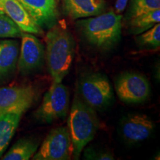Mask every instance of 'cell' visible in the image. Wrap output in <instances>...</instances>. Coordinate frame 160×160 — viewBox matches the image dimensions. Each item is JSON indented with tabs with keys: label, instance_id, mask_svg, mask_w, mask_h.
<instances>
[{
	"label": "cell",
	"instance_id": "obj_1",
	"mask_svg": "<svg viewBox=\"0 0 160 160\" xmlns=\"http://www.w3.org/2000/svg\"><path fill=\"white\" fill-rule=\"evenodd\" d=\"M46 59L53 81L61 82L68 73L75 54V40L71 32L56 24L46 33Z\"/></svg>",
	"mask_w": 160,
	"mask_h": 160
},
{
	"label": "cell",
	"instance_id": "obj_2",
	"mask_svg": "<svg viewBox=\"0 0 160 160\" xmlns=\"http://www.w3.org/2000/svg\"><path fill=\"white\" fill-rule=\"evenodd\" d=\"M122 17L111 11L77 21V30L87 42L99 50L111 49L122 34Z\"/></svg>",
	"mask_w": 160,
	"mask_h": 160
},
{
	"label": "cell",
	"instance_id": "obj_3",
	"mask_svg": "<svg viewBox=\"0 0 160 160\" xmlns=\"http://www.w3.org/2000/svg\"><path fill=\"white\" fill-rule=\"evenodd\" d=\"M98 127L99 122L95 110L76 94L68 120L74 159H78L85 146L94 138Z\"/></svg>",
	"mask_w": 160,
	"mask_h": 160
},
{
	"label": "cell",
	"instance_id": "obj_4",
	"mask_svg": "<svg viewBox=\"0 0 160 160\" xmlns=\"http://www.w3.org/2000/svg\"><path fill=\"white\" fill-rule=\"evenodd\" d=\"M70 105V92L65 85L53 81L51 87L46 91L42 102L35 117L45 123H52L65 119L68 115Z\"/></svg>",
	"mask_w": 160,
	"mask_h": 160
},
{
	"label": "cell",
	"instance_id": "obj_5",
	"mask_svg": "<svg viewBox=\"0 0 160 160\" xmlns=\"http://www.w3.org/2000/svg\"><path fill=\"white\" fill-rule=\"evenodd\" d=\"M80 97L94 110L108 106L113 99L111 85L106 76L91 73L82 78L79 82Z\"/></svg>",
	"mask_w": 160,
	"mask_h": 160
},
{
	"label": "cell",
	"instance_id": "obj_6",
	"mask_svg": "<svg viewBox=\"0 0 160 160\" xmlns=\"http://www.w3.org/2000/svg\"><path fill=\"white\" fill-rule=\"evenodd\" d=\"M73 147L68 129L59 127L51 130L44 139L33 160H68L73 157Z\"/></svg>",
	"mask_w": 160,
	"mask_h": 160
},
{
	"label": "cell",
	"instance_id": "obj_7",
	"mask_svg": "<svg viewBox=\"0 0 160 160\" xmlns=\"http://www.w3.org/2000/svg\"><path fill=\"white\" fill-rule=\"evenodd\" d=\"M115 89L120 100L128 104L143 102L151 94L148 80L134 72H126L120 75L115 82Z\"/></svg>",
	"mask_w": 160,
	"mask_h": 160
},
{
	"label": "cell",
	"instance_id": "obj_8",
	"mask_svg": "<svg viewBox=\"0 0 160 160\" xmlns=\"http://www.w3.org/2000/svg\"><path fill=\"white\" fill-rule=\"evenodd\" d=\"M36 93L31 86L0 88V115L8 112H25L33 105Z\"/></svg>",
	"mask_w": 160,
	"mask_h": 160
},
{
	"label": "cell",
	"instance_id": "obj_9",
	"mask_svg": "<svg viewBox=\"0 0 160 160\" xmlns=\"http://www.w3.org/2000/svg\"><path fill=\"white\" fill-rule=\"evenodd\" d=\"M21 38L18 68L20 73L26 74L35 71L42 64L45 48L41 41L34 34L23 32Z\"/></svg>",
	"mask_w": 160,
	"mask_h": 160
},
{
	"label": "cell",
	"instance_id": "obj_10",
	"mask_svg": "<svg viewBox=\"0 0 160 160\" xmlns=\"http://www.w3.org/2000/svg\"><path fill=\"white\" fill-rule=\"evenodd\" d=\"M24 8L41 28H51L59 16L57 0H19Z\"/></svg>",
	"mask_w": 160,
	"mask_h": 160
},
{
	"label": "cell",
	"instance_id": "obj_11",
	"mask_svg": "<svg viewBox=\"0 0 160 160\" xmlns=\"http://www.w3.org/2000/svg\"><path fill=\"white\" fill-rule=\"evenodd\" d=\"M120 128L125 141L133 143L148 139L153 133L155 125L147 115L134 113L123 119Z\"/></svg>",
	"mask_w": 160,
	"mask_h": 160
},
{
	"label": "cell",
	"instance_id": "obj_12",
	"mask_svg": "<svg viewBox=\"0 0 160 160\" xmlns=\"http://www.w3.org/2000/svg\"><path fill=\"white\" fill-rule=\"evenodd\" d=\"M0 10L8 16L22 32L37 36L44 34L43 29L33 21L19 0H0Z\"/></svg>",
	"mask_w": 160,
	"mask_h": 160
},
{
	"label": "cell",
	"instance_id": "obj_13",
	"mask_svg": "<svg viewBox=\"0 0 160 160\" xmlns=\"http://www.w3.org/2000/svg\"><path fill=\"white\" fill-rule=\"evenodd\" d=\"M106 5L105 0H62L64 12L73 20L101 14Z\"/></svg>",
	"mask_w": 160,
	"mask_h": 160
},
{
	"label": "cell",
	"instance_id": "obj_14",
	"mask_svg": "<svg viewBox=\"0 0 160 160\" xmlns=\"http://www.w3.org/2000/svg\"><path fill=\"white\" fill-rule=\"evenodd\" d=\"M19 47L17 40L6 39L0 42V77H7L17 67Z\"/></svg>",
	"mask_w": 160,
	"mask_h": 160
},
{
	"label": "cell",
	"instance_id": "obj_15",
	"mask_svg": "<svg viewBox=\"0 0 160 160\" xmlns=\"http://www.w3.org/2000/svg\"><path fill=\"white\" fill-rule=\"evenodd\" d=\"M22 114V112H8L0 115V157L14 136Z\"/></svg>",
	"mask_w": 160,
	"mask_h": 160
},
{
	"label": "cell",
	"instance_id": "obj_16",
	"mask_svg": "<svg viewBox=\"0 0 160 160\" xmlns=\"http://www.w3.org/2000/svg\"><path fill=\"white\" fill-rule=\"evenodd\" d=\"M39 146V142L33 138L21 139L2 157L3 160H28L35 154Z\"/></svg>",
	"mask_w": 160,
	"mask_h": 160
},
{
	"label": "cell",
	"instance_id": "obj_17",
	"mask_svg": "<svg viewBox=\"0 0 160 160\" xmlns=\"http://www.w3.org/2000/svg\"><path fill=\"white\" fill-rule=\"evenodd\" d=\"M129 28L132 33L139 34L160 22V9L154 10L129 19Z\"/></svg>",
	"mask_w": 160,
	"mask_h": 160
},
{
	"label": "cell",
	"instance_id": "obj_18",
	"mask_svg": "<svg viewBox=\"0 0 160 160\" xmlns=\"http://www.w3.org/2000/svg\"><path fill=\"white\" fill-rule=\"evenodd\" d=\"M157 9H160V0H131L128 19L129 20Z\"/></svg>",
	"mask_w": 160,
	"mask_h": 160
},
{
	"label": "cell",
	"instance_id": "obj_19",
	"mask_svg": "<svg viewBox=\"0 0 160 160\" xmlns=\"http://www.w3.org/2000/svg\"><path fill=\"white\" fill-rule=\"evenodd\" d=\"M22 33L19 26L0 10V38H19Z\"/></svg>",
	"mask_w": 160,
	"mask_h": 160
},
{
	"label": "cell",
	"instance_id": "obj_20",
	"mask_svg": "<svg viewBox=\"0 0 160 160\" xmlns=\"http://www.w3.org/2000/svg\"><path fill=\"white\" fill-rule=\"evenodd\" d=\"M137 41L140 46L159 48L160 46V24L157 23L138 36Z\"/></svg>",
	"mask_w": 160,
	"mask_h": 160
},
{
	"label": "cell",
	"instance_id": "obj_21",
	"mask_svg": "<svg viewBox=\"0 0 160 160\" xmlns=\"http://www.w3.org/2000/svg\"><path fill=\"white\" fill-rule=\"evenodd\" d=\"M128 0H117L115 4L116 13H121L125 11Z\"/></svg>",
	"mask_w": 160,
	"mask_h": 160
}]
</instances>
